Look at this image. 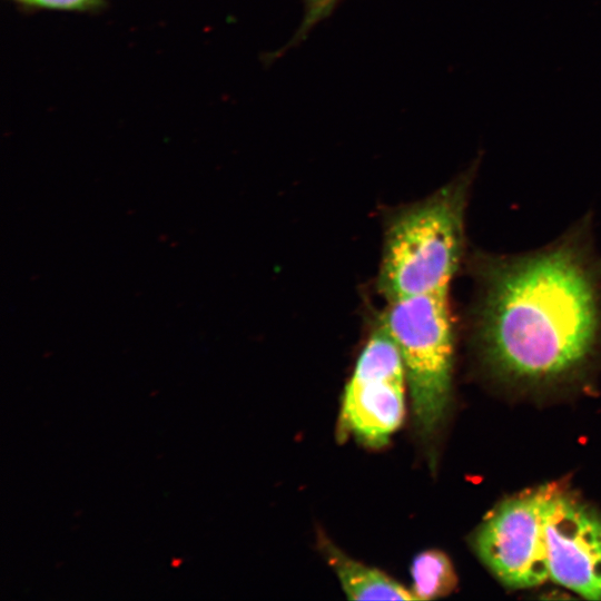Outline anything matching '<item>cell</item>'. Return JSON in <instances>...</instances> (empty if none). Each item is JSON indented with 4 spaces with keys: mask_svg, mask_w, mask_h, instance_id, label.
<instances>
[{
    "mask_svg": "<svg viewBox=\"0 0 601 601\" xmlns=\"http://www.w3.org/2000/svg\"><path fill=\"white\" fill-rule=\"evenodd\" d=\"M338 0H306V17L304 26L307 30L316 21L325 17Z\"/></svg>",
    "mask_w": 601,
    "mask_h": 601,
    "instance_id": "9c48e42d",
    "label": "cell"
},
{
    "mask_svg": "<svg viewBox=\"0 0 601 601\" xmlns=\"http://www.w3.org/2000/svg\"><path fill=\"white\" fill-rule=\"evenodd\" d=\"M553 486H540L505 500L473 536L477 556L508 587L531 588L550 578L544 515Z\"/></svg>",
    "mask_w": 601,
    "mask_h": 601,
    "instance_id": "5b68a950",
    "label": "cell"
},
{
    "mask_svg": "<svg viewBox=\"0 0 601 601\" xmlns=\"http://www.w3.org/2000/svg\"><path fill=\"white\" fill-rule=\"evenodd\" d=\"M472 174L387 217L377 282L386 300L449 290L463 254Z\"/></svg>",
    "mask_w": 601,
    "mask_h": 601,
    "instance_id": "7a4b0ae2",
    "label": "cell"
},
{
    "mask_svg": "<svg viewBox=\"0 0 601 601\" xmlns=\"http://www.w3.org/2000/svg\"><path fill=\"white\" fill-rule=\"evenodd\" d=\"M396 343L423 437L441 426L452 388L454 331L449 290L387 300L380 319Z\"/></svg>",
    "mask_w": 601,
    "mask_h": 601,
    "instance_id": "3957f363",
    "label": "cell"
},
{
    "mask_svg": "<svg viewBox=\"0 0 601 601\" xmlns=\"http://www.w3.org/2000/svg\"><path fill=\"white\" fill-rule=\"evenodd\" d=\"M21 2L51 9L79 10L98 4L99 0H19Z\"/></svg>",
    "mask_w": 601,
    "mask_h": 601,
    "instance_id": "30bf717a",
    "label": "cell"
},
{
    "mask_svg": "<svg viewBox=\"0 0 601 601\" xmlns=\"http://www.w3.org/2000/svg\"><path fill=\"white\" fill-rule=\"evenodd\" d=\"M318 541L349 600H416L411 589L383 571L352 559L324 536Z\"/></svg>",
    "mask_w": 601,
    "mask_h": 601,
    "instance_id": "52a82bcc",
    "label": "cell"
},
{
    "mask_svg": "<svg viewBox=\"0 0 601 601\" xmlns=\"http://www.w3.org/2000/svg\"><path fill=\"white\" fill-rule=\"evenodd\" d=\"M405 367L396 343L380 321L370 334L346 384L339 433L382 447L405 414Z\"/></svg>",
    "mask_w": 601,
    "mask_h": 601,
    "instance_id": "277c9868",
    "label": "cell"
},
{
    "mask_svg": "<svg viewBox=\"0 0 601 601\" xmlns=\"http://www.w3.org/2000/svg\"><path fill=\"white\" fill-rule=\"evenodd\" d=\"M472 325L495 374L560 378L583 366L601 339V260L578 229L534 253L479 255Z\"/></svg>",
    "mask_w": 601,
    "mask_h": 601,
    "instance_id": "6da1fadb",
    "label": "cell"
},
{
    "mask_svg": "<svg viewBox=\"0 0 601 601\" xmlns=\"http://www.w3.org/2000/svg\"><path fill=\"white\" fill-rule=\"evenodd\" d=\"M549 577L589 600H601V518L553 486L544 515Z\"/></svg>",
    "mask_w": 601,
    "mask_h": 601,
    "instance_id": "8992f818",
    "label": "cell"
},
{
    "mask_svg": "<svg viewBox=\"0 0 601 601\" xmlns=\"http://www.w3.org/2000/svg\"><path fill=\"white\" fill-rule=\"evenodd\" d=\"M411 590L416 600H433L451 593L456 585V574L449 556L436 549L420 552L410 566Z\"/></svg>",
    "mask_w": 601,
    "mask_h": 601,
    "instance_id": "ba28073f",
    "label": "cell"
}]
</instances>
